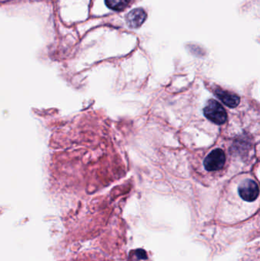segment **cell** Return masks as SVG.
Returning <instances> with one entry per match:
<instances>
[{
    "label": "cell",
    "instance_id": "6da1fadb",
    "mask_svg": "<svg viewBox=\"0 0 260 261\" xmlns=\"http://www.w3.org/2000/svg\"><path fill=\"white\" fill-rule=\"evenodd\" d=\"M203 111L207 119L217 125H222L228 119L226 110L218 102L214 99L208 101Z\"/></svg>",
    "mask_w": 260,
    "mask_h": 261
},
{
    "label": "cell",
    "instance_id": "7a4b0ae2",
    "mask_svg": "<svg viewBox=\"0 0 260 261\" xmlns=\"http://www.w3.org/2000/svg\"><path fill=\"white\" fill-rule=\"evenodd\" d=\"M226 161L225 152L221 149L212 151L204 161V165L208 171H216L223 168Z\"/></svg>",
    "mask_w": 260,
    "mask_h": 261
},
{
    "label": "cell",
    "instance_id": "3957f363",
    "mask_svg": "<svg viewBox=\"0 0 260 261\" xmlns=\"http://www.w3.org/2000/svg\"><path fill=\"white\" fill-rule=\"evenodd\" d=\"M240 197L245 201L253 202L258 198L259 189L255 181L246 179L240 184L238 188Z\"/></svg>",
    "mask_w": 260,
    "mask_h": 261
},
{
    "label": "cell",
    "instance_id": "277c9868",
    "mask_svg": "<svg viewBox=\"0 0 260 261\" xmlns=\"http://www.w3.org/2000/svg\"><path fill=\"white\" fill-rule=\"evenodd\" d=\"M146 14L143 9L131 10L126 16V22L131 28H139L146 20Z\"/></svg>",
    "mask_w": 260,
    "mask_h": 261
},
{
    "label": "cell",
    "instance_id": "5b68a950",
    "mask_svg": "<svg viewBox=\"0 0 260 261\" xmlns=\"http://www.w3.org/2000/svg\"><path fill=\"white\" fill-rule=\"evenodd\" d=\"M214 94L227 106L235 108L240 104V97L237 95L234 94V93L225 91V90H221L220 88H217L214 90Z\"/></svg>",
    "mask_w": 260,
    "mask_h": 261
},
{
    "label": "cell",
    "instance_id": "8992f818",
    "mask_svg": "<svg viewBox=\"0 0 260 261\" xmlns=\"http://www.w3.org/2000/svg\"><path fill=\"white\" fill-rule=\"evenodd\" d=\"M131 0H105V4L108 8L115 11H122L125 10Z\"/></svg>",
    "mask_w": 260,
    "mask_h": 261
}]
</instances>
